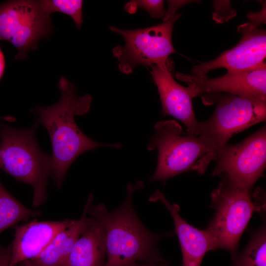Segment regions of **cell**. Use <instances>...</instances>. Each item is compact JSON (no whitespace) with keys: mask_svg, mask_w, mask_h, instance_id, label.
<instances>
[{"mask_svg":"<svg viewBox=\"0 0 266 266\" xmlns=\"http://www.w3.org/2000/svg\"><path fill=\"white\" fill-rule=\"evenodd\" d=\"M61 97L55 104L36 105L31 112L36 121L47 130L52 146L51 175L56 187H61L66 172L75 159L83 153L100 147L120 148L119 143L104 144L95 141L78 127L75 116L87 113L92 98L89 94L78 96L75 86L64 76L58 81Z\"/></svg>","mask_w":266,"mask_h":266,"instance_id":"cell-1","label":"cell"},{"mask_svg":"<svg viewBox=\"0 0 266 266\" xmlns=\"http://www.w3.org/2000/svg\"><path fill=\"white\" fill-rule=\"evenodd\" d=\"M143 185L141 181L128 184L125 201L113 211L108 212L103 203L89 206L88 215L100 221L105 229V266H126L136 261L147 264L164 261L156 245L166 234L147 229L133 208V194Z\"/></svg>","mask_w":266,"mask_h":266,"instance_id":"cell-2","label":"cell"},{"mask_svg":"<svg viewBox=\"0 0 266 266\" xmlns=\"http://www.w3.org/2000/svg\"><path fill=\"white\" fill-rule=\"evenodd\" d=\"M38 124L35 121L30 128L17 129L0 121V169L32 187L34 207L47 199L52 171V157L42 151L36 139Z\"/></svg>","mask_w":266,"mask_h":266,"instance_id":"cell-3","label":"cell"},{"mask_svg":"<svg viewBox=\"0 0 266 266\" xmlns=\"http://www.w3.org/2000/svg\"><path fill=\"white\" fill-rule=\"evenodd\" d=\"M155 132L147 149L158 151V163L150 181H164L191 170L202 174L207 166L208 151L198 136L183 133L175 120L159 121L154 126Z\"/></svg>","mask_w":266,"mask_h":266,"instance_id":"cell-4","label":"cell"},{"mask_svg":"<svg viewBox=\"0 0 266 266\" xmlns=\"http://www.w3.org/2000/svg\"><path fill=\"white\" fill-rule=\"evenodd\" d=\"M218 97L213 114L207 121L198 122L195 132L208 151L207 166L232 136L266 118V102L231 94Z\"/></svg>","mask_w":266,"mask_h":266,"instance_id":"cell-5","label":"cell"},{"mask_svg":"<svg viewBox=\"0 0 266 266\" xmlns=\"http://www.w3.org/2000/svg\"><path fill=\"white\" fill-rule=\"evenodd\" d=\"M250 192L223 178L211 193L215 213L207 229L214 239L215 250L228 251L233 260L238 253L242 234L254 211L258 209L253 202Z\"/></svg>","mask_w":266,"mask_h":266,"instance_id":"cell-6","label":"cell"},{"mask_svg":"<svg viewBox=\"0 0 266 266\" xmlns=\"http://www.w3.org/2000/svg\"><path fill=\"white\" fill-rule=\"evenodd\" d=\"M181 16L176 14L159 25L133 30H125L115 26L111 31L121 35L125 40L124 46L118 45L113 54L119 62L120 70L131 73L138 65H165L169 56L176 52L172 42L174 24Z\"/></svg>","mask_w":266,"mask_h":266,"instance_id":"cell-7","label":"cell"},{"mask_svg":"<svg viewBox=\"0 0 266 266\" xmlns=\"http://www.w3.org/2000/svg\"><path fill=\"white\" fill-rule=\"evenodd\" d=\"M214 160L213 175L251 190L266 167V127L239 143L225 144L216 152Z\"/></svg>","mask_w":266,"mask_h":266,"instance_id":"cell-8","label":"cell"},{"mask_svg":"<svg viewBox=\"0 0 266 266\" xmlns=\"http://www.w3.org/2000/svg\"><path fill=\"white\" fill-rule=\"evenodd\" d=\"M176 77L188 84L193 97L202 93H221L254 98L266 103V65L245 70L228 71L210 78L177 72Z\"/></svg>","mask_w":266,"mask_h":266,"instance_id":"cell-9","label":"cell"},{"mask_svg":"<svg viewBox=\"0 0 266 266\" xmlns=\"http://www.w3.org/2000/svg\"><path fill=\"white\" fill-rule=\"evenodd\" d=\"M237 30L242 34L239 43L214 60L195 66L191 71L193 76H206L209 71L218 68L228 71L248 70L265 63L266 31L250 22L240 25Z\"/></svg>","mask_w":266,"mask_h":266,"instance_id":"cell-10","label":"cell"},{"mask_svg":"<svg viewBox=\"0 0 266 266\" xmlns=\"http://www.w3.org/2000/svg\"><path fill=\"white\" fill-rule=\"evenodd\" d=\"M169 65L168 63L150 66V72L160 95L162 112L180 121L186 126L187 133L195 134L198 121L192 105L194 97L188 87L181 86L174 79Z\"/></svg>","mask_w":266,"mask_h":266,"instance_id":"cell-11","label":"cell"},{"mask_svg":"<svg viewBox=\"0 0 266 266\" xmlns=\"http://www.w3.org/2000/svg\"><path fill=\"white\" fill-rule=\"evenodd\" d=\"M75 220L38 221L33 220L15 228L9 266L37 257L61 232L70 227Z\"/></svg>","mask_w":266,"mask_h":266,"instance_id":"cell-12","label":"cell"},{"mask_svg":"<svg viewBox=\"0 0 266 266\" xmlns=\"http://www.w3.org/2000/svg\"><path fill=\"white\" fill-rule=\"evenodd\" d=\"M149 200L161 202L173 219L175 232L182 254L181 266H200L205 254L209 251L215 250L214 241L208 229L200 230L188 224L180 215L179 206L170 203L159 190L154 192Z\"/></svg>","mask_w":266,"mask_h":266,"instance_id":"cell-13","label":"cell"},{"mask_svg":"<svg viewBox=\"0 0 266 266\" xmlns=\"http://www.w3.org/2000/svg\"><path fill=\"white\" fill-rule=\"evenodd\" d=\"M93 200V196L91 194L81 217L59 233L37 257L27 260L32 266H66L75 242L90 223L91 218L88 217V209Z\"/></svg>","mask_w":266,"mask_h":266,"instance_id":"cell-14","label":"cell"},{"mask_svg":"<svg viewBox=\"0 0 266 266\" xmlns=\"http://www.w3.org/2000/svg\"><path fill=\"white\" fill-rule=\"evenodd\" d=\"M90 217V223L75 242L66 266H105V229L100 221Z\"/></svg>","mask_w":266,"mask_h":266,"instance_id":"cell-15","label":"cell"},{"mask_svg":"<svg viewBox=\"0 0 266 266\" xmlns=\"http://www.w3.org/2000/svg\"><path fill=\"white\" fill-rule=\"evenodd\" d=\"M50 15L42 14L27 22L13 34L9 42L17 50L15 60H25L28 53L37 48L38 42L53 33Z\"/></svg>","mask_w":266,"mask_h":266,"instance_id":"cell-16","label":"cell"},{"mask_svg":"<svg viewBox=\"0 0 266 266\" xmlns=\"http://www.w3.org/2000/svg\"><path fill=\"white\" fill-rule=\"evenodd\" d=\"M40 12L37 0H13L0 3V41L9 42L14 33Z\"/></svg>","mask_w":266,"mask_h":266,"instance_id":"cell-17","label":"cell"},{"mask_svg":"<svg viewBox=\"0 0 266 266\" xmlns=\"http://www.w3.org/2000/svg\"><path fill=\"white\" fill-rule=\"evenodd\" d=\"M42 215L40 211L29 209L14 198L0 181V234L22 221Z\"/></svg>","mask_w":266,"mask_h":266,"instance_id":"cell-18","label":"cell"},{"mask_svg":"<svg viewBox=\"0 0 266 266\" xmlns=\"http://www.w3.org/2000/svg\"><path fill=\"white\" fill-rule=\"evenodd\" d=\"M233 261L232 266H266L265 225L251 232L248 244Z\"/></svg>","mask_w":266,"mask_h":266,"instance_id":"cell-19","label":"cell"},{"mask_svg":"<svg viewBox=\"0 0 266 266\" xmlns=\"http://www.w3.org/2000/svg\"><path fill=\"white\" fill-rule=\"evenodd\" d=\"M38 4L45 14L50 15L53 12H60L70 16L78 29L83 23L81 0H39Z\"/></svg>","mask_w":266,"mask_h":266,"instance_id":"cell-20","label":"cell"},{"mask_svg":"<svg viewBox=\"0 0 266 266\" xmlns=\"http://www.w3.org/2000/svg\"><path fill=\"white\" fill-rule=\"evenodd\" d=\"M138 8L147 11L152 18H163V21L166 18L167 11L164 9V0H132L125 6L126 10L130 13H134Z\"/></svg>","mask_w":266,"mask_h":266,"instance_id":"cell-21","label":"cell"},{"mask_svg":"<svg viewBox=\"0 0 266 266\" xmlns=\"http://www.w3.org/2000/svg\"><path fill=\"white\" fill-rule=\"evenodd\" d=\"M248 18L252 24L259 27L266 22V4L263 6L262 9L256 13L250 12L247 15Z\"/></svg>","mask_w":266,"mask_h":266,"instance_id":"cell-22","label":"cell"},{"mask_svg":"<svg viewBox=\"0 0 266 266\" xmlns=\"http://www.w3.org/2000/svg\"><path fill=\"white\" fill-rule=\"evenodd\" d=\"M168 10H167V16L166 20H168L176 15L177 10L182 5L189 3L190 0H168ZM165 20V21H166Z\"/></svg>","mask_w":266,"mask_h":266,"instance_id":"cell-23","label":"cell"},{"mask_svg":"<svg viewBox=\"0 0 266 266\" xmlns=\"http://www.w3.org/2000/svg\"><path fill=\"white\" fill-rule=\"evenodd\" d=\"M11 248V243L7 246H3L0 243V266H9Z\"/></svg>","mask_w":266,"mask_h":266,"instance_id":"cell-24","label":"cell"},{"mask_svg":"<svg viewBox=\"0 0 266 266\" xmlns=\"http://www.w3.org/2000/svg\"><path fill=\"white\" fill-rule=\"evenodd\" d=\"M5 68V57L0 47V80L3 76Z\"/></svg>","mask_w":266,"mask_h":266,"instance_id":"cell-25","label":"cell"},{"mask_svg":"<svg viewBox=\"0 0 266 266\" xmlns=\"http://www.w3.org/2000/svg\"><path fill=\"white\" fill-rule=\"evenodd\" d=\"M126 266H168L167 264L161 263L160 264H157L156 263L147 264L145 265H140L136 264V263H133L129 264Z\"/></svg>","mask_w":266,"mask_h":266,"instance_id":"cell-26","label":"cell"},{"mask_svg":"<svg viewBox=\"0 0 266 266\" xmlns=\"http://www.w3.org/2000/svg\"><path fill=\"white\" fill-rule=\"evenodd\" d=\"M13 266H32L27 261H25Z\"/></svg>","mask_w":266,"mask_h":266,"instance_id":"cell-27","label":"cell"}]
</instances>
